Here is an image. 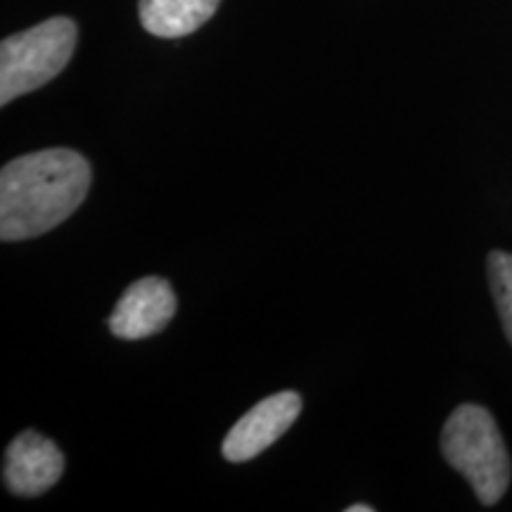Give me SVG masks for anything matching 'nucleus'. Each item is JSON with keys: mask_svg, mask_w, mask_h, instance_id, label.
Segmentation results:
<instances>
[{"mask_svg": "<svg viewBox=\"0 0 512 512\" xmlns=\"http://www.w3.org/2000/svg\"><path fill=\"white\" fill-rule=\"evenodd\" d=\"M441 456L472 486L479 503L491 508L510 486L512 465L494 415L477 403H463L441 430Z\"/></svg>", "mask_w": 512, "mask_h": 512, "instance_id": "2", "label": "nucleus"}, {"mask_svg": "<svg viewBox=\"0 0 512 512\" xmlns=\"http://www.w3.org/2000/svg\"><path fill=\"white\" fill-rule=\"evenodd\" d=\"M79 27L69 17H53L0 43V105L38 91L64 72L72 60Z\"/></svg>", "mask_w": 512, "mask_h": 512, "instance_id": "3", "label": "nucleus"}, {"mask_svg": "<svg viewBox=\"0 0 512 512\" xmlns=\"http://www.w3.org/2000/svg\"><path fill=\"white\" fill-rule=\"evenodd\" d=\"M91 178L88 159L67 147L12 159L0 171V240H31L60 226L86 200Z\"/></svg>", "mask_w": 512, "mask_h": 512, "instance_id": "1", "label": "nucleus"}, {"mask_svg": "<svg viewBox=\"0 0 512 512\" xmlns=\"http://www.w3.org/2000/svg\"><path fill=\"white\" fill-rule=\"evenodd\" d=\"M176 292L164 278L136 280L114 306L110 320V332L119 339H145L162 332L176 313Z\"/></svg>", "mask_w": 512, "mask_h": 512, "instance_id": "5", "label": "nucleus"}, {"mask_svg": "<svg viewBox=\"0 0 512 512\" xmlns=\"http://www.w3.org/2000/svg\"><path fill=\"white\" fill-rule=\"evenodd\" d=\"M486 273H489L491 297H494L503 332L512 344V254L494 249L486 259Z\"/></svg>", "mask_w": 512, "mask_h": 512, "instance_id": "8", "label": "nucleus"}, {"mask_svg": "<svg viewBox=\"0 0 512 512\" xmlns=\"http://www.w3.org/2000/svg\"><path fill=\"white\" fill-rule=\"evenodd\" d=\"M221 0H140L138 15L147 34L181 38L207 24Z\"/></svg>", "mask_w": 512, "mask_h": 512, "instance_id": "7", "label": "nucleus"}, {"mask_svg": "<svg viewBox=\"0 0 512 512\" xmlns=\"http://www.w3.org/2000/svg\"><path fill=\"white\" fill-rule=\"evenodd\" d=\"M347 512H373V505H349Z\"/></svg>", "mask_w": 512, "mask_h": 512, "instance_id": "9", "label": "nucleus"}, {"mask_svg": "<svg viewBox=\"0 0 512 512\" xmlns=\"http://www.w3.org/2000/svg\"><path fill=\"white\" fill-rule=\"evenodd\" d=\"M302 413V396L280 392L266 396L230 427L223 439V458L228 463H247L273 446Z\"/></svg>", "mask_w": 512, "mask_h": 512, "instance_id": "4", "label": "nucleus"}, {"mask_svg": "<svg viewBox=\"0 0 512 512\" xmlns=\"http://www.w3.org/2000/svg\"><path fill=\"white\" fill-rule=\"evenodd\" d=\"M64 456L53 441L34 430L17 434L5 451L3 482L10 494L34 498L60 482Z\"/></svg>", "mask_w": 512, "mask_h": 512, "instance_id": "6", "label": "nucleus"}]
</instances>
